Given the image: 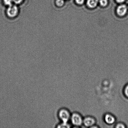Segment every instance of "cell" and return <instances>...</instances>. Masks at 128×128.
I'll return each instance as SVG.
<instances>
[{"label": "cell", "mask_w": 128, "mask_h": 128, "mask_svg": "<svg viewBox=\"0 0 128 128\" xmlns=\"http://www.w3.org/2000/svg\"><path fill=\"white\" fill-rule=\"evenodd\" d=\"M115 127L116 128H127L126 124L123 122H119L116 125Z\"/></svg>", "instance_id": "obj_10"}, {"label": "cell", "mask_w": 128, "mask_h": 128, "mask_svg": "<svg viewBox=\"0 0 128 128\" xmlns=\"http://www.w3.org/2000/svg\"><path fill=\"white\" fill-rule=\"evenodd\" d=\"M8 17L10 18H14L17 16L18 12V7L16 5L12 4L8 6L6 11Z\"/></svg>", "instance_id": "obj_3"}, {"label": "cell", "mask_w": 128, "mask_h": 128, "mask_svg": "<svg viewBox=\"0 0 128 128\" xmlns=\"http://www.w3.org/2000/svg\"><path fill=\"white\" fill-rule=\"evenodd\" d=\"M100 3L101 6H105L107 4V0H100Z\"/></svg>", "instance_id": "obj_13"}, {"label": "cell", "mask_w": 128, "mask_h": 128, "mask_svg": "<svg viewBox=\"0 0 128 128\" xmlns=\"http://www.w3.org/2000/svg\"><path fill=\"white\" fill-rule=\"evenodd\" d=\"M4 3L6 6H10L12 4V0H3Z\"/></svg>", "instance_id": "obj_12"}, {"label": "cell", "mask_w": 128, "mask_h": 128, "mask_svg": "<svg viewBox=\"0 0 128 128\" xmlns=\"http://www.w3.org/2000/svg\"><path fill=\"white\" fill-rule=\"evenodd\" d=\"M24 0H12L14 3L16 4H21L23 2Z\"/></svg>", "instance_id": "obj_14"}, {"label": "cell", "mask_w": 128, "mask_h": 128, "mask_svg": "<svg viewBox=\"0 0 128 128\" xmlns=\"http://www.w3.org/2000/svg\"><path fill=\"white\" fill-rule=\"evenodd\" d=\"M128 9V7L125 4L120 5L118 8L117 10L118 14L120 16H124L127 13Z\"/></svg>", "instance_id": "obj_6"}, {"label": "cell", "mask_w": 128, "mask_h": 128, "mask_svg": "<svg viewBox=\"0 0 128 128\" xmlns=\"http://www.w3.org/2000/svg\"><path fill=\"white\" fill-rule=\"evenodd\" d=\"M123 92L125 97L128 99V83L124 86Z\"/></svg>", "instance_id": "obj_9"}, {"label": "cell", "mask_w": 128, "mask_h": 128, "mask_svg": "<svg viewBox=\"0 0 128 128\" xmlns=\"http://www.w3.org/2000/svg\"><path fill=\"white\" fill-rule=\"evenodd\" d=\"M71 114L67 109L62 108L59 110L58 116L61 122L68 123L70 120Z\"/></svg>", "instance_id": "obj_1"}, {"label": "cell", "mask_w": 128, "mask_h": 128, "mask_svg": "<svg viewBox=\"0 0 128 128\" xmlns=\"http://www.w3.org/2000/svg\"><path fill=\"white\" fill-rule=\"evenodd\" d=\"M70 120L75 127H79L83 124V118L80 114L74 113L71 115Z\"/></svg>", "instance_id": "obj_2"}, {"label": "cell", "mask_w": 128, "mask_h": 128, "mask_svg": "<svg viewBox=\"0 0 128 128\" xmlns=\"http://www.w3.org/2000/svg\"><path fill=\"white\" fill-rule=\"evenodd\" d=\"M125 0H116V2L118 3H122L124 2Z\"/></svg>", "instance_id": "obj_16"}, {"label": "cell", "mask_w": 128, "mask_h": 128, "mask_svg": "<svg viewBox=\"0 0 128 128\" xmlns=\"http://www.w3.org/2000/svg\"><path fill=\"white\" fill-rule=\"evenodd\" d=\"M64 0H56V4L58 7H62L64 4Z\"/></svg>", "instance_id": "obj_11"}, {"label": "cell", "mask_w": 128, "mask_h": 128, "mask_svg": "<svg viewBox=\"0 0 128 128\" xmlns=\"http://www.w3.org/2000/svg\"><path fill=\"white\" fill-rule=\"evenodd\" d=\"M96 123V120L92 116H87L83 118V124L86 127L91 128Z\"/></svg>", "instance_id": "obj_4"}, {"label": "cell", "mask_w": 128, "mask_h": 128, "mask_svg": "<svg viewBox=\"0 0 128 128\" xmlns=\"http://www.w3.org/2000/svg\"><path fill=\"white\" fill-rule=\"evenodd\" d=\"M85 0H75L76 2L79 4H82L84 3Z\"/></svg>", "instance_id": "obj_15"}, {"label": "cell", "mask_w": 128, "mask_h": 128, "mask_svg": "<svg viewBox=\"0 0 128 128\" xmlns=\"http://www.w3.org/2000/svg\"><path fill=\"white\" fill-rule=\"evenodd\" d=\"M98 0H88L87 4L89 7L94 8L97 6Z\"/></svg>", "instance_id": "obj_7"}, {"label": "cell", "mask_w": 128, "mask_h": 128, "mask_svg": "<svg viewBox=\"0 0 128 128\" xmlns=\"http://www.w3.org/2000/svg\"><path fill=\"white\" fill-rule=\"evenodd\" d=\"M104 120L105 123L109 125L114 124L116 120L115 116L110 114H106L104 116Z\"/></svg>", "instance_id": "obj_5"}, {"label": "cell", "mask_w": 128, "mask_h": 128, "mask_svg": "<svg viewBox=\"0 0 128 128\" xmlns=\"http://www.w3.org/2000/svg\"></svg>", "instance_id": "obj_17"}, {"label": "cell", "mask_w": 128, "mask_h": 128, "mask_svg": "<svg viewBox=\"0 0 128 128\" xmlns=\"http://www.w3.org/2000/svg\"><path fill=\"white\" fill-rule=\"evenodd\" d=\"M71 127L70 125L68 123L61 122L57 126L58 128H69Z\"/></svg>", "instance_id": "obj_8"}]
</instances>
